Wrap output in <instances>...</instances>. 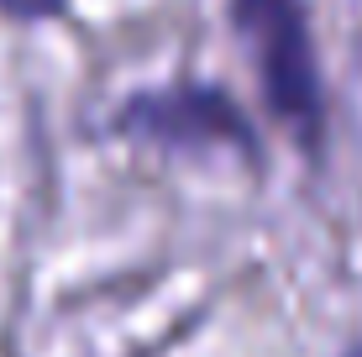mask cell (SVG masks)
Listing matches in <instances>:
<instances>
[{"label": "cell", "instance_id": "6da1fadb", "mask_svg": "<svg viewBox=\"0 0 362 357\" xmlns=\"http://www.w3.org/2000/svg\"><path fill=\"white\" fill-rule=\"evenodd\" d=\"M236 27H242V42L257 58L268 105L289 127H315L320 84H315V58H310L299 0H236Z\"/></svg>", "mask_w": 362, "mask_h": 357}, {"label": "cell", "instance_id": "7a4b0ae2", "mask_svg": "<svg viewBox=\"0 0 362 357\" xmlns=\"http://www.w3.org/2000/svg\"><path fill=\"white\" fill-rule=\"evenodd\" d=\"M127 127L147 131V137H163V142H184V137L247 142L231 100H221L210 90H168V95H153V100H136V105H127Z\"/></svg>", "mask_w": 362, "mask_h": 357}, {"label": "cell", "instance_id": "3957f363", "mask_svg": "<svg viewBox=\"0 0 362 357\" xmlns=\"http://www.w3.org/2000/svg\"><path fill=\"white\" fill-rule=\"evenodd\" d=\"M0 11H11V16H21V21H42V16H58L64 0H0Z\"/></svg>", "mask_w": 362, "mask_h": 357}]
</instances>
